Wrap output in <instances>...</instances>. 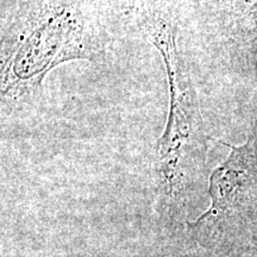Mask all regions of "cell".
Listing matches in <instances>:
<instances>
[{
  "instance_id": "cell-1",
  "label": "cell",
  "mask_w": 257,
  "mask_h": 257,
  "mask_svg": "<svg viewBox=\"0 0 257 257\" xmlns=\"http://www.w3.org/2000/svg\"><path fill=\"white\" fill-rule=\"evenodd\" d=\"M143 32L162 56L169 88V113L157 143L160 207L169 220L186 213L189 187L205 149L197 93L180 53L176 27L162 16L144 21Z\"/></svg>"
},
{
  "instance_id": "cell-3",
  "label": "cell",
  "mask_w": 257,
  "mask_h": 257,
  "mask_svg": "<svg viewBox=\"0 0 257 257\" xmlns=\"http://www.w3.org/2000/svg\"><path fill=\"white\" fill-rule=\"evenodd\" d=\"M231 153L210 178L211 206L188 227L199 244L216 250L238 238L257 200V135Z\"/></svg>"
},
{
  "instance_id": "cell-4",
  "label": "cell",
  "mask_w": 257,
  "mask_h": 257,
  "mask_svg": "<svg viewBox=\"0 0 257 257\" xmlns=\"http://www.w3.org/2000/svg\"><path fill=\"white\" fill-rule=\"evenodd\" d=\"M229 257H255V256H253V253L250 252L249 250L240 249V250H237L236 252H233L232 255Z\"/></svg>"
},
{
  "instance_id": "cell-2",
  "label": "cell",
  "mask_w": 257,
  "mask_h": 257,
  "mask_svg": "<svg viewBox=\"0 0 257 257\" xmlns=\"http://www.w3.org/2000/svg\"><path fill=\"white\" fill-rule=\"evenodd\" d=\"M85 35L82 24L70 17L42 19L16 34L3 54V101L32 96L57 64L85 59Z\"/></svg>"
}]
</instances>
